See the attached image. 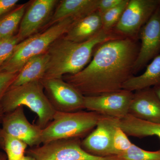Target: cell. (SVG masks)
<instances>
[{
	"mask_svg": "<svg viewBox=\"0 0 160 160\" xmlns=\"http://www.w3.org/2000/svg\"><path fill=\"white\" fill-rule=\"evenodd\" d=\"M119 38L112 32L103 29L90 39L82 42L69 41L63 36L59 38L46 52L49 60L43 79H61L65 75L76 74L88 65L98 45Z\"/></svg>",
	"mask_w": 160,
	"mask_h": 160,
	"instance_id": "cell-2",
	"label": "cell"
},
{
	"mask_svg": "<svg viewBox=\"0 0 160 160\" xmlns=\"http://www.w3.org/2000/svg\"><path fill=\"white\" fill-rule=\"evenodd\" d=\"M129 114L143 121L160 123V99L153 88L141 89L133 93Z\"/></svg>",
	"mask_w": 160,
	"mask_h": 160,
	"instance_id": "cell-14",
	"label": "cell"
},
{
	"mask_svg": "<svg viewBox=\"0 0 160 160\" xmlns=\"http://www.w3.org/2000/svg\"><path fill=\"white\" fill-rule=\"evenodd\" d=\"M102 115L93 112H56L53 119L42 129V144L78 138L94 129Z\"/></svg>",
	"mask_w": 160,
	"mask_h": 160,
	"instance_id": "cell-5",
	"label": "cell"
},
{
	"mask_svg": "<svg viewBox=\"0 0 160 160\" xmlns=\"http://www.w3.org/2000/svg\"><path fill=\"white\" fill-rule=\"evenodd\" d=\"M18 73L0 72V106L1 102L4 95L7 90L11 87L16 78ZM2 122V118L0 114V123Z\"/></svg>",
	"mask_w": 160,
	"mask_h": 160,
	"instance_id": "cell-26",
	"label": "cell"
},
{
	"mask_svg": "<svg viewBox=\"0 0 160 160\" xmlns=\"http://www.w3.org/2000/svg\"><path fill=\"white\" fill-rule=\"evenodd\" d=\"M18 0H0V18L14 9Z\"/></svg>",
	"mask_w": 160,
	"mask_h": 160,
	"instance_id": "cell-28",
	"label": "cell"
},
{
	"mask_svg": "<svg viewBox=\"0 0 160 160\" xmlns=\"http://www.w3.org/2000/svg\"><path fill=\"white\" fill-rule=\"evenodd\" d=\"M0 160H7V156L6 153L0 152Z\"/></svg>",
	"mask_w": 160,
	"mask_h": 160,
	"instance_id": "cell-30",
	"label": "cell"
},
{
	"mask_svg": "<svg viewBox=\"0 0 160 160\" xmlns=\"http://www.w3.org/2000/svg\"><path fill=\"white\" fill-rule=\"evenodd\" d=\"M28 7L22 4L0 18V37L2 39L15 35Z\"/></svg>",
	"mask_w": 160,
	"mask_h": 160,
	"instance_id": "cell-20",
	"label": "cell"
},
{
	"mask_svg": "<svg viewBox=\"0 0 160 160\" xmlns=\"http://www.w3.org/2000/svg\"><path fill=\"white\" fill-rule=\"evenodd\" d=\"M124 0H100L98 10L102 15L106 12L113 9L124 2Z\"/></svg>",
	"mask_w": 160,
	"mask_h": 160,
	"instance_id": "cell-27",
	"label": "cell"
},
{
	"mask_svg": "<svg viewBox=\"0 0 160 160\" xmlns=\"http://www.w3.org/2000/svg\"><path fill=\"white\" fill-rule=\"evenodd\" d=\"M153 89H154L155 92H156V93L157 95L158 96V97L160 99V85L154 86V87H153Z\"/></svg>",
	"mask_w": 160,
	"mask_h": 160,
	"instance_id": "cell-29",
	"label": "cell"
},
{
	"mask_svg": "<svg viewBox=\"0 0 160 160\" xmlns=\"http://www.w3.org/2000/svg\"><path fill=\"white\" fill-rule=\"evenodd\" d=\"M118 124L128 136L144 138L156 136L160 139V123L143 121L128 114L119 119Z\"/></svg>",
	"mask_w": 160,
	"mask_h": 160,
	"instance_id": "cell-19",
	"label": "cell"
},
{
	"mask_svg": "<svg viewBox=\"0 0 160 160\" xmlns=\"http://www.w3.org/2000/svg\"><path fill=\"white\" fill-rule=\"evenodd\" d=\"M20 106H26L37 115V125L42 129L52 121L56 112L46 96L41 81L9 88L1 102L2 120L4 115Z\"/></svg>",
	"mask_w": 160,
	"mask_h": 160,
	"instance_id": "cell-3",
	"label": "cell"
},
{
	"mask_svg": "<svg viewBox=\"0 0 160 160\" xmlns=\"http://www.w3.org/2000/svg\"><path fill=\"white\" fill-rule=\"evenodd\" d=\"M45 93L56 111L71 112L84 109V96L63 78L41 80Z\"/></svg>",
	"mask_w": 160,
	"mask_h": 160,
	"instance_id": "cell-8",
	"label": "cell"
},
{
	"mask_svg": "<svg viewBox=\"0 0 160 160\" xmlns=\"http://www.w3.org/2000/svg\"><path fill=\"white\" fill-rule=\"evenodd\" d=\"M102 29V15L97 10L75 22L63 37L72 42H82L93 37Z\"/></svg>",
	"mask_w": 160,
	"mask_h": 160,
	"instance_id": "cell-16",
	"label": "cell"
},
{
	"mask_svg": "<svg viewBox=\"0 0 160 160\" xmlns=\"http://www.w3.org/2000/svg\"><path fill=\"white\" fill-rule=\"evenodd\" d=\"M133 92L122 89L98 95L84 96V109L104 116L121 119L129 114Z\"/></svg>",
	"mask_w": 160,
	"mask_h": 160,
	"instance_id": "cell-9",
	"label": "cell"
},
{
	"mask_svg": "<svg viewBox=\"0 0 160 160\" xmlns=\"http://www.w3.org/2000/svg\"><path fill=\"white\" fill-rule=\"evenodd\" d=\"M140 42L138 55L133 68V74L145 68L160 52V5L138 35Z\"/></svg>",
	"mask_w": 160,
	"mask_h": 160,
	"instance_id": "cell-10",
	"label": "cell"
},
{
	"mask_svg": "<svg viewBox=\"0 0 160 160\" xmlns=\"http://www.w3.org/2000/svg\"><path fill=\"white\" fill-rule=\"evenodd\" d=\"M160 5V0H129L121 18L112 31L120 38L138 39L140 30Z\"/></svg>",
	"mask_w": 160,
	"mask_h": 160,
	"instance_id": "cell-7",
	"label": "cell"
},
{
	"mask_svg": "<svg viewBox=\"0 0 160 160\" xmlns=\"http://www.w3.org/2000/svg\"><path fill=\"white\" fill-rule=\"evenodd\" d=\"M27 144L0 129V149L5 152L7 160H19L25 156Z\"/></svg>",
	"mask_w": 160,
	"mask_h": 160,
	"instance_id": "cell-21",
	"label": "cell"
},
{
	"mask_svg": "<svg viewBox=\"0 0 160 160\" xmlns=\"http://www.w3.org/2000/svg\"><path fill=\"white\" fill-rule=\"evenodd\" d=\"M76 22L71 18L61 20L20 42L1 66L0 72L18 73L32 58L46 53L52 43L66 34Z\"/></svg>",
	"mask_w": 160,
	"mask_h": 160,
	"instance_id": "cell-4",
	"label": "cell"
},
{
	"mask_svg": "<svg viewBox=\"0 0 160 160\" xmlns=\"http://www.w3.org/2000/svg\"><path fill=\"white\" fill-rule=\"evenodd\" d=\"M140 47L138 39L108 40L97 46L92 60L84 69L75 74L66 75L63 79L84 96L120 91L133 76Z\"/></svg>",
	"mask_w": 160,
	"mask_h": 160,
	"instance_id": "cell-1",
	"label": "cell"
},
{
	"mask_svg": "<svg viewBox=\"0 0 160 160\" xmlns=\"http://www.w3.org/2000/svg\"><path fill=\"white\" fill-rule=\"evenodd\" d=\"M160 85V54L156 57L147 66L146 71L138 76L129 79L122 89L132 92Z\"/></svg>",
	"mask_w": 160,
	"mask_h": 160,
	"instance_id": "cell-18",
	"label": "cell"
},
{
	"mask_svg": "<svg viewBox=\"0 0 160 160\" xmlns=\"http://www.w3.org/2000/svg\"><path fill=\"white\" fill-rule=\"evenodd\" d=\"M129 0H124L122 3L102 15V29L111 32L119 21L126 9Z\"/></svg>",
	"mask_w": 160,
	"mask_h": 160,
	"instance_id": "cell-24",
	"label": "cell"
},
{
	"mask_svg": "<svg viewBox=\"0 0 160 160\" xmlns=\"http://www.w3.org/2000/svg\"><path fill=\"white\" fill-rule=\"evenodd\" d=\"M59 1L34 0L27 7L20 23L17 35L20 42L38 31L51 20Z\"/></svg>",
	"mask_w": 160,
	"mask_h": 160,
	"instance_id": "cell-11",
	"label": "cell"
},
{
	"mask_svg": "<svg viewBox=\"0 0 160 160\" xmlns=\"http://www.w3.org/2000/svg\"><path fill=\"white\" fill-rule=\"evenodd\" d=\"M2 38H1V37H0V42H1V41H2Z\"/></svg>",
	"mask_w": 160,
	"mask_h": 160,
	"instance_id": "cell-32",
	"label": "cell"
},
{
	"mask_svg": "<svg viewBox=\"0 0 160 160\" xmlns=\"http://www.w3.org/2000/svg\"><path fill=\"white\" fill-rule=\"evenodd\" d=\"M118 119L102 115L95 129L81 142L82 148L96 156H112V132Z\"/></svg>",
	"mask_w": 160,
	"mask_h": 160,
	"instance_id": "cell-13",
	"label": "cell"
},
{
	"mask_svg": "<svg viewBox=\"0 0 160 160\" xmlns=\"http://www.w3.org/2000/svg\"><path fill=\"white\" fill-rule=\"evenodd\" d=\"M19 160H36L34 158H32V157L30 156L27 155L23 157L22 158Z\"/></svg>",
	"mask_w": 160,
	"mask_h": 160,
	"instance_id": "cell-31",
	"label": "cell"
},
{
	"mask_svg": "<svg viewBox=\"0 0 160 160\" xmlns=\"http://www.w3.org/2000/svg\"><path fill=\"white\" fill-rule=\"evenodd\" d=\"M26 152L36 160H118L116 156L102 157L88 153L78 138L53 141L30 148Z\"/></svg>",
	"mask_w": 160,
	"mask_h": 160,
	"instance_id": "cell-6",
	"label": "cell"
},
{
	"mask_svg": "<svg viewBox=\"0 0 160 160\" xmlns=\"http://www.w3.org/2000/svg\"><path fill=\"white\" fill-rule=\"evenodd\" d=\"M100 0H62L56 7L49 26L61 20L71 18L75 21L86 17L98 10Z\"/></svg>",
	"mask_w": 160,
	"mask_h": 160,
	"instance_id": "cell-15",
	"label": "cell"
},
{
	"mask_svg": "<svg viewBox=\"0 0 160 160\" xmlns=\"http://www.w3.org/2000/svg\"><path fill=\"white\" fill-rule=\"evenodd\" d=\"M116 157L118 160H160V149L147 151L132 144L126 152Z\"/></svg>",
	"mask_w": 160,
	"mask_h": 160,
	"instance_id": "cell-23",
	"label": "cell"
},
{
	"mask_svg": "<svg viewBox=\"0 0 160 160\" xmlns=\"http://www.w3.org/2000/svg\"><path fill=\"white\" fill-rule=\"evenodd\" d=\"M48 60L49 57L46 52L29 59L18 72L11 87L42 79L47 69Z\"/></svg>",
	"mask_w": 160,
	"mask_h": 160,
	"instance_id": "cell-17",
	"label": "cell"
},
{
	"mask_svg": "<svg viewBox=\"0 0 160 160\" xmlns=\"http://www.w3.org/2000/svg\"><path fill=\"white\" fill-rule=\"evenodd\" d=\"M19 42L17 34L2 40L0 42V68L10 57Z\"/></svg>",
	"mask_w": 160,
	"mask_h": 160,
	"instance_id": "cell-25",
	"label": "cell"
},
{
	"mask_svg": "<svg viewBox=\"0 0 160 160\" xmlns=\"http://www.w3.org/2000/svg\"><path fill=\"white\" fill-rule=\"evenodd\" d=\"M1 124L2 129L7 133L17 138L30 148L42 144V129L37 125H32L27 120L24 107L20 106L13 111L3 116Z\"/></svg>",
	"mask_w": 160,
	"mask_h": 160,
	"instance_id": "cell-12",
	"label": "cell"
},
{
	"mask_svg": "<svg viewBox=\"0 0 160 160\" xmlns=\"http://www.w3.org/2000/svg\"><path fill=\"white\" fill-rule=\"evenodd\" d=\"M118 120L114 126L112 140L111 156H117L126 152L131 146L128 136L119 126Z\"/></svg>",
	"mask_w": 160,
	"mask_h": 160,
	"instance_id": "cell-22",
	"label": "cell"
}]
</instances>
